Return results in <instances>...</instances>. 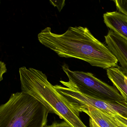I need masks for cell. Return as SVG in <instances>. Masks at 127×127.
Masks as SVG:
<instances>
[{"label":"cell","instance_id":"obj_1","mask_svg":"<svg viewBox=\"0 0 127 127\" xmlns=\"http://www.w3.org/2000/svg\"><path fill=\"white\" fill-rule=\"evenodd\" d=\"M38 38L41 43L60 57L78 59L107 69L117 66L118 60L107 46L87 27H70L64 33L58 34L47 27L38 34Z\"/></svg>","mask_w":127,"mask_h":127},{"label":"cell","instance_id":"obj_2","mask_svg":"<svg viewBox=\"0 0 127 127\" xmlns=\"http://www.w3.org/2000/svg\"><path fill=\"white\" fill-rule=\"evenodd\" d=\"M19 74L21 91L37 99L49 109L50 113L58 115L73 127H87L81 120L80 113L49 81L46 74L25 66L19 69Z\"/></svg>","mask_w":127,"mask_h":127},{"label":"cell","instance_id":"obj_3","mask_svg":"<svg viewBox=\"0 0 127 127\" xmlns=\"http://www.w3.org/2000/svg\"><path fill=\"white\" fill-rule=\"evenodd\" d=\"M49 113L47 108L29 94L13 93L0 106V127H44Z\"/></svg>","mask_w":127,"mask_h":127},{"label":"cell","instance_id":"obj_4","mask_svg":"<svg viewBox=\"0 0 127 127\" xmlns=\"http://www.w3.org/2000/svg\"><path fill=\"white\" fill-rule=\"evenodd\" d=\"M62 69L69 78L68 81H60L65 87L103 101L111 102L125 101L116 88L103 82L93 73L72 71L66 64L62 66Z\"/></svg>","mask_w":127,"mask_h":127},{"label":"cell","instance_id":"obj_5","mask_svg":"<svg viewBox=\"0 0 127 127\" xmlns=\"http://www.w3.org/2000/svg\"><path fill=\"white\" fill-rule=\"evenodd\" d=\"M54 87L75 110L82 106H92L111 116L120 114L127 118V102L125 101H107L93 98L69 88L60 85Z\"/></svg>","mask_w":127,"mask_h":127},{"label":"cell","instance_id":"obj_6","mask_svg":"<svg viewBox=\"0 0 127 127\" xmlns=\"http://www.w3.org/2000/svg\"><path fill=\"white\" fill-rule=\"evenodd\" d=\"M107 46L121 64L127 76V40L111 30L105 36Z\"/></svg>","mask_w":127,"mask_h":127},{"label":"cell","instance_id":"obj_7","mask_svg":"<svg viewBox=\"0 0 127 127\" xmlns=\"http://www.w3.org/2000/svg\"><path fill=\"white\" fill-rule=\"evenodd\" d=\"M84 112L100 127H119L121 122L114 116L109 115L92 106H82L76 109Z\"/></svg>","mask_w":127,"mask_h":127},{"label":"cell","instance_id":"obj_8","mask_svg":"<svg viewBox=\"0 0 127 127\" xmlns=\"http://www.w3.org/2000/svg\"><path fill=\"white\" fill-rule=\"evenodd\" d=\"M103 17L104 23L110 30L127 40V15L113 11L105 13Z\"/></svg>","mask_w":127,"mask_h":127},{"label":"cell","instance_id":"obj_9","mask_svg":"<svg viewBox=\"0 0 127 127\" xmlns=\"http://www.w3.org/2000/svg\"><path fill=\"white\" fill-rule=\"evenodd\" d=\"M108 78L127 102V82L125 79V75L120 67H113L107 69Z\"/></svg>","mask_w":127,"mask_h":127},{"label":"cell","instance_id":"obj_10","mask_svg":"<svg viewBox=\"0 0 127 127\" xmlns=\"http://www.w3.org/2000/svg\"><path fill=\"white\" fill-rule=\"evenodd\" d=\"M119 12L127 15V0H113Z\"/></svg>","mask_w":127,"mask_h":127},{"label":"cell","instance_id":"obj_11","mask_svg":"<svg viewBox=\"0 0 127 127\" xmlns=\"http://www.w3.org/2000/svg\"><path fill=\"white\" fill-rule=\"evenodd\" d=\"M44 127H73L72 126L70 125L66 121H62L60 122H53L50 125H46Z\"/></svg>","mask_w":127,"mask_h":127},{"label":"cell","instance_id":"obj_12","mask_svg":"<svg viewBox=\"0 0 127 127\" xmlns=\"http://www.w3.org/2000/svg\"><path fill=\"white\" fill-rule=\"evenodd\" d=\"M50 2L52 4L55 6H56L58 9L59 11H61V10L64 7V6L65 5L64 0H63L61 3H58V1H53V0H50Z\"/></svg>","mask_w":127,"mask_h":127},{"label":"cell","instance_id":"obj_13","mask_svg":"<svg viewBox=\"0 0 127 127\" xmlns=\"http://www.w3.org/2000/svg\"><path fill=\"white\" fill-rule=\"evenodd\" d=\"M119 121H120L122 123L125 125L127 126V118L123 116L120 114H118L114 116Z\"/></svg>","mask_w":127,"mask_h":127},{"label":"cell","instance_id":"obj_14","mask_svg":"<svg viewBox=\"0 0 127 127\" xmlns=\"http://www.w3.org/2000/svg\"><path fill=\"white\" fill-rule=\"evenodd\" d=\"M90 127H100L90 118Z\"/></svg>","mask_w":127,"mask_h":127},{"label":"cell","instance_id":"obj_15","mask_svg":"<svg viewBox=\"0 0 127 127\" xmlns=\"http://www.w3.org/2000/svg\"><path fill=\"white\" fill-rule=\"evenodd\" d=\"M119 127H127V126H126L125 125H124L123 123H122L121 122V124H120V125L119 126Z\"/></svg>","mask_w":127,"mask_h":127},{"label":"cell","instance_id":"obj_16","mask_svg":"<svg viewBox=\"0 0 127 127\" xmlns=\"http://www.w3.org/2000/svg\"><path fill=\"white\" fill-rule=\"evenodd\" d=\"M125 79L126 82H127V76L125 75Z\"/></svg>","mask_w":127,"mask_h":127}]
</instances>
